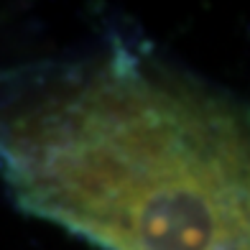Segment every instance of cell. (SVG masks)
<instances>
[{"label": "cell", "mask_w": 250, "mask_h": 250, "mask_svg": "<svg viewBox=\"0 0 250 250\" xmlns=\"http://www.w3.org/2000/svg\"><path fill=\"white\" fill-rule=\"evenodd\" d=\"M31 209L110 250H250V115L110 66L0 135Z\"/></svg>", "instance_id": "obj_1"}]
</instances>
